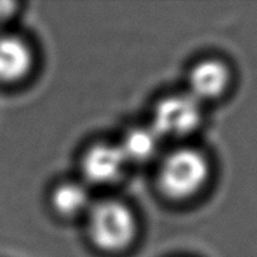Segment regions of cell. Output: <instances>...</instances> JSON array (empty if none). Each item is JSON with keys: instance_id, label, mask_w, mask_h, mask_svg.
Instances as JSON below:
<instances>
[{"instance_id": "1", "label": "cell", "mask_w": 257, "mask_h": 257, "mask_svg": "<svg viewBox=\"0 0 257 257\" xmlns=\"http://www.w3.org/2000/svg\"><path fill=\"white\" fill-rule=\"evenodd\" d=\"M87 217V235L101 251L119 253L135 240L137 223L132 209L116 199L93 203Z\"/></svg>"}, {"instance_id": "2", "label": "cell", "mask_w": 257, "mask_h": 257, "mask_svg": "<svg viewBox=\"0 0 257 257\" xmlns=\"http://www.w3.org/2000/svg\"><path fill=\"white\" fill-rule=\"evenodd\" d=\"M209 174L206 158L195 150H179L170 154L159 170V187L172 199L190 198L205 184Z\"/></svg>"}, {"instance_id": "3", "label": "cell", "mask_w": 257, "mask_h": 257, "mask_svg": "<svg viewBox=\"0 0 257 257\" xmlns=\"http://www.w3.org/2000/svg\"><path fill=\"white\" fill-rule=\"evenodd\" d=\"M201 122L199 101L191 94L163 98L154 111L152 128L159 137H183L194 132Z\"/></svg>"}, {"instance_id": "4", "label": "cell", "mask_w": 257, "mask_h": 257, "mask_svg": "<svg viewBox=\"0 0 257 257\" xmlns=\"http://www.w3.org/2000/svg\"><path fill=\"white\" fill-rule=\"evenodd\" d=\"M127 159L119 146L109 143H95L84 151L80 170L90 184L106 185L120 179Z\"/></svg>"}, {"instance_id": "5", "label": "cell", "mask_w": 257, "mask_h": 257, "mask_svg": "<svg viewBox=\"0 0 257 257\" xmlns=\"http://www.w3.org/2000/svg\"><path fill=\"white\" fill-rule=\"evenodd\" d=\"M34 68L31 46L16 35H0V83L21 82Z\"/></svg>"}, {"instance_id": "6", "label": "cell", "mask_w": 257, "mask_h": 257, "mask_svg": "<svg viewBox=\"0 0 257 257\" xmlns=\"http://www.w3.org/2000/svg\"><path fill=\"white\" fill-rule=\"evenodd\" d=\"M228 83V69L218 61L198 64L190 76V94L198 101L210 100L224 91Z\"/></svg>"}, {"instance_id": "7", "label": "cell", "mask_w": 257, "mask_h": 257, "mask_svg": "<svg viewBox=\"0 0 257 257\" xmlns=\"http://www.w3.org/2000/svg\"><path fill=\"white\" fill-rule=\"evenodd\" d=\"M50 202L54 212L62 218L78 217L91 207L89 190L76 181L57 185L51 192Z\"/></svg>"}, {"instance_id": "8", "label": "cell", "mask_w": 257, "mask_h": 257, "mask_svg": "<svg viewBox=\"0 0 257 257\" xmlns=\"http://www.w3.org/2000/svg\"><path fill=\"white\" fill-rule=\"evenodd\" d=\"M159 136L152 127L132 128L124 136L120 150L124 154L127 162L143 163L150 161L159 148Z\"/></svg>"}, {"instance_id": "9", "label": "cell", "mask_w": 257, "mask_h": 257, "mask_svg": "<svg viewBox=\"0 0 257 257\" xmlns=\"http://www.w3.org/2000/svg\"><path fill=\"white\" fill-rule=\"evenodd\" d=\"M18 5L14 2H5L0 0V23H5L17 13Z\"/></svg>"}]
</instances>
